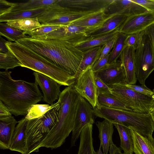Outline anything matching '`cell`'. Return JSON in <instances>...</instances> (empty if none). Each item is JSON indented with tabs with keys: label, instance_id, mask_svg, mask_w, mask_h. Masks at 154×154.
Returning <instances> with one entry per match:
<instances>
[{
	"label": "cell",
	"instance_id": "2",
	"mask_svg": "<svg viewBox=\"0 0 154 154\" xmlns=\"http://www.w3.org/2000/svg\"><path fill=\"white\" fill-rule=\"evenodd\" d=\"M11 73L0 72V100L15 116L26 115L32 106L42 100L43 96L35 82L14 80Z\"/></svg>",
	"mask_w": 154,
	"mask_h": 154
},
{
	"label": "cell",
	"instance_id": "45",
	"mask_svg": "<svg viewBox=\"0 0 154 154\" xmlns=\"http://www.w3.org/2000/svg\"><path fill=\"white\" fill-rule=\"evenodd\" d=\"M145 32L149 37L154 48V23L147 27L145 30Z\"/></svg>",
	"mask_w": 154,
	"mask_h": 154
},
{
	"label": "cell",
	"instance_id": "34",
	"mask_svg": "<svg viewBox=\"0 0 154 154\" xmlns=\"http://www.w3.org/2000/svg\"><path fill=\"white\" fill-rule=\"evenodd\" d=\"M19 66H21L20 62L10 51L6 54L0 53L1 69L8 70L9 69H13Z\"/></svg>",
	"mask_w": 154,
	"mask_h": 154
},
{
	"label": "cell",
	"instance_id": "49",
	"mask_svg": "<svg viewBox=\"0 0 154 154\" xmlns=\"http://www.w3.org/2000/svg\"><path fill=\"white\" fill-rule=\"evenodd\" d=\"M154 112V103L152 106L151 108L150 113L151 112Z\"/></svg>",
	"mask_w": 154,
	"mask_h": 154
},
{
	"label": "cell",
	"instance_id": "21",
	"mask_svg": "<svg viewBox=\"0 0 154 154\" xmlns=\"http://www.w3.org/2000/svg\"><path fill=\"white\" fill-rule=\"evenodd\" d=\"M99 131V137L100 141V146L103 154H107L110 146L113 144L112 136L114 131V125L104 119L102 122L96 123Z\"/></svg>",
	"mask_w": 154,
	"mask_h": 154
},
{
	"label": "cell",
	"instance_id": "6",
	"mask_svg": "<svg viewBox=\"0 0 154 154\" xmlns=\"http://www.w3.org/2000/svg\"><path fill=\"white\" fill-rule=\"evenodd\" d=\"M112 94L126 104L133 111L141 113H150L154 98L137 92L125 84L108 86Z\"/></svg>",
	"mask_w": 154,
	"mask_h": 154
},
{
	"label": "cell",
	"instance_id": "25",
	"mask_svg": "<svg viewBox=\"0 0 154 154\" xmlns=\"http://www.w3.org/2000/svg\"><path fill=\"white\" fill-rule=\"evenodd\" d=\"M103 46L97 47L83 51L82 60L75 75L76 79L88 67H92L100 57Z\"/></svg>",
	"mask_w": 154,
	"mask_h": 154
},
{
	"label": "cell",
	"instance_id": "22",
	"mask_svg": "<svg viewBox=\"0 0 154 154\" xmlns=\"http://www.w3.org/2000/svg\"><path fill=\"white\" fill-rule=\"evenodd\" d=\"M128 17L124 15L113 16L106 20L101 27L92 31L90 35L94 38L119 30Z\"/></svg>",
	"mask_w": 154,
	"mask_h": 154
},
{
	"label": "cell",
	"instance_id": "7",
	"mask_svg": "<svg viewBox=\"0 0 154 154\" xmlns=\"http://www.w3.org/2000/svg\"><path fill=\"white\" fill-rule=\"evenodd\" d=\"M136 74L137 80L146 86V79L154 70V49L145 32L138 48L135 50Z\"/></svg>",
	"mask_w": 154,
	"mask_h": 154
},
{
	"label": "cell",
	"instance_id": "52",
	"mask_svg": "<svg viewBox=\"0 0 154 154\" xmlns=\"http://www.w3.org/2000/svg\"><path fill=\"white\" fill-rule=\"evenodd\" d=\"M154 49V48H153Z\"/></svg>",
	"mask_w": 154,
	"mask_h": 154
},
{
	"label": "cell",
	"instance_id": "11",
	"mask_svg": "<svg viewBox=\"0 0 154 154\" xmlns=\"http://www.w3.org/2000/svg\"><path fill=\"white\" fill-rule=\"evenodd\" d=\"M58 2L48 6L46 11L38 17L41 24L63 26L69 25L72 22V13L73 11L61 6Z\"/></svg>",
	"mask_w": 154,
	"mask_h": 154
},
{
	"label": "cell",
	"instance_id": "10",
	"mask_svg": "<svg viewBox=\"0 0 154 154\" xmlns=\"http://www.w3.org/2000/svg\"><path fill=\"white\" fill-rule=\"evenodd\" d=\"M76 91L86 99L93 108L97 104L98 95L92 67H88L79 75L74 84Z\"/></svg>",
	"mask_w": 154,
	"mask_h": 154
},
{
	"label": "cell",
	"instance_id": "17",
	"mask_svg": "<svg viewBox=\"0 0 154 154\" xmlns=\"http://www.w3.org/2000/svg\"><path fill=\"white\" fill-rule=\"evenodd\" d=\"M135 49L132 47H125L120 55V61L124 68L126 84L135 85L137 80L135 58Z\"/></svg>",
	"mask_w": 154,
	"mask_h": 154
},
{
	"label": "cell",
	"instance_id": "12",
	"mask_svg": "<svg viewBox=\"0 0 154 154\" xmlns=\"http://www.w3.org/2000/svg\"><path fill=\"white\" fill-rule=\"evenodd\" d=\"M106 15H124L128 17L148 12L144 7L132 0H113L104 10Z\"/></svg>",
	"mask_w": 154,
	"mask_h": 154
},
{
	"label": "cell",
	"instance_id": "19",
	"mask_svg": "<svg viewBox=\"0 0 154 154\" xmlns=\"http://www.w3.org/2000/svg\"><path fill=\"white\" fill-rule=\"evenodd\" d=\"M28 121L24 117L18 122L9 149L11 150L24 154L26 143V131Z\"/></svg>",
	"mask_w": 154,
	"mask_h": 154
},
{
	"label": "cell",
	"instance_id": "41",
	"mask_svg": "<svg viewBox=\"0 0 154 154\" xmlns=\"http://www.w3.org/2000/svg\"><path fill=\"white\" fill-rule=\"evenodd\" d=\"M154 15V0H132Z\"/></svg>",
	"mask_w": 154,
	"mask_h": 154
},
{
	"label": "cell",
	"instance_id": "24",
	"mask_svg": "<svg viewBox=\"0 0 154 154\" xmlns=\"http://www.w3.org/2000/svg\"><path fill=\"white\" fill-rule=\"evenodd\" d=\"M93 124H89L81 131L78 154H95L93 145Z\"/></svg>",
	"mask_w": 154,
	"mask_h": 154
},
{
	"label": "cell",
	"instance_id": "47",
	"mask_svg": "<svg viewBox=\"0 0 154 154\" xmlns=\"http://www.w3.org/2000/svg\"><path fill=\"white\" fill-rule=\"evenodd\" d=\"M109 151V154H124L122 152L121 148L117 147L114 143L110 146Z\"/></svg>",
	"mask_w": 154,
	"mask_h": 154
},
{
	"label": "cell",
	"instance_id": "42",
	"mask_svg": "<svg viewBox=\"0 0 154 154\" xmlns=\"http://www.w3.org/2000/svg\"><path fill=\"white\" fill-rule=\"evenodd\" d=\"M15 3L5 0H0V16L9 12Z\"/></svg>",
	"mask_w": 154,
	"mask_h": 154
},
{
	"label": "cell",
	"instance_id": "32",
	"mask_svg": "<svg viewBox=\"0 0 154 154\" xmlns=\"http://www.w3.org/2000/svg\"><path fill=\"white\" fill-rule=\"evenodd\" d=\"M128 35L119 32L116 38L113 49L110 53L108 64L114 63L120 56L121 54L125 47V42Z\"/></svg>",
	"mask_w": 154,
	"mask_h": 154
},
{
	"label": "cell",
	"instance_id": "5",
	"mask_svg": "<svg viewBox=\"0 0 154 154\" xmlns=\"http://www.w3.org/2000/svg\"><path fill=\"white\" fill-rule=\"evenodd\" d=\"M60 109L58 100L42 116L28 121L24 154L39 151V146L58 121Z\"/></svg>",
	"mask_w": 154,
	"mask_h": 154
},
{
	"label": "cell",
	"instance_id": "16",
	"mask_svg": "<svg viewBox=\"0 0 154 154\" xmlns=\"http://www.w3.org/2000/svg\"><path fill=\"white\" fill-rule=\"evenodd\" d=\"M94 73L107 86L126 84L125 71L120 60L108 64Z\"/></svg>",
	"mask_w": 154,
	"mask_h": 154
},
{
	"label": "cell",
	"instance_id": "20",
	"mask_svg": "<svg viewBox=\"0 0 154 154\" xmlns=\"http://www.w3.org/2000/svg\"><path fill=\"white\" fill-rule=\"evenodd\" d=\"M130 132L135 154H154V138L153 137H145L131 129Z\"/></svg>",
	"mask_w": 154,
	"mask_h": 154
},
{
	"label": "cell",
	"instance_id": "18",
	"mask_svg": "<svg viewBox=\"0 0 154 154\" xmlns=\"http://www.w3.org/2000/svg\"><path fill=\"white\" fill-rule=\"evenodd\" d=\"M17 122L12 116L0 117V148L9 149Z\"/></svg>",
	"mask_w": 154,
	"mask_h": 154
},
{
	"label": "cell",
	"instance_id": "39",
	"mask_svg": "<svg viewBox=\"0 0 154 154\" xmlns=\"http://www.w3.org/2000/svg\"><path fill=\"white\" fill-rule=\"evenodd\" d=\"M94 76L98 96L101 94H112L109 87L100 80L95 73Z\"/></svg>",
	"mask_w": 154,
	"mask_h": 154
},
{
	"label": "cell",
	"instance_id": "33",
	"mask_svg": "<svg viewBox=\"0 0 154 154\" xmlns=\"http://www.w3.org/2000/svg\"><path fill=\"white\" fill-rule=\"evenodd\" d=\"M0 35L6 38L9 42L14 41L26 36L23 31L7 25L6 23H0Z\"/></svg>",
	"mask_w": 154,
	"mask_h": 154
},
{
	"label": "cell",
	"instance_id": "13",
	"mask_svg": "<svg viewBox=\"0 0 154 154\" xmlns=\"http://www.w3.org/2000/svg\"><path fill=\"white\" fill-rule=\"evenodd\" d=\"M113 0H60L58 4L75 11L94 13L104 10Z\"/></svg>",
	"mask_w": 154,
	"mask_h": 154
},
{
	"label": "cell",
	"instance_id": "51",
	"mask_svg": "<svg viewBox=\"0 0 154 154\" xmlns=\"http://www.w3.org/2000/svg\"><path fill=\"white\" fill-rule=\"evenodd\" d=\"M152 91L153 92V97L154 98V89Z\"/></svg>",
	"mask_w": 154,
	"mask_h": 154
},
{
	"label": "cell",
	"instance_id": "31",
	"mask_svg": "<svg viewBox=\"0 0 154 154\" xmlns=\"http://www.w3.org/2000/svg\"><path fill=\"white\" fill-rule=\"evenodd\" d=\"M8 25L23 32L31 31L40 26L41 24L37 18H30L9 21Z\"/></svg>",
	"mask_w": 154,
	"mask_h": 154
},
{
	"label": "cell",
	"instance_id": "1",
	"mask_svg": "<svg viewBox=\"0 0 154 154\" xmlns=\"http://www.w3.org/2000/svg\"><path fill=\"white\" fill-rule=\"evenodd\" d=\"M15 42L28 48L74 76L82 57L83 51L65 41L38 39L26 35Z\"/></svg>",
	"mask_w": 154,
	"mask_h": 154
},
{
	"label": "cell",
	"instance_id": "36",
	"mask_svg": "<svg viewBox=\"0 0 154 154\" xmlns=\"http://www.w3.org/2000/svg\"><path fill=\"white\" fill-rule=\"evenodd\" d=\"M62 26L58 25H52L41 24L39 27L29 31L24 32L26 35L34 38L43 36L59 28Z\"/></svg>",
	"mask_w": 154,
	"mask_h": 154
},
{
	"label": "cell",
	"instance_id": "44",
	"mask_svg": "<svg viewBox=\"0 0 154 154\" xmlns=\"http://www.w3.org/2000/svg\"><path fill=\"white\" fill-rule=\"evenodd\" d=\"M8 108L0 100V117L12 116Z\"/></svg>",
	"mask_w": 154,
	"mask_h": 154
},
{
	"label": "cell",
	"instance_id": "29",
	"mask_svg": "<svg viewBox=\"0 0 154 154\" xmlns=\"http://www.w3.org/2000/svg\"><path fill=\"white\" fill-rule=\"evenodd\" d=\"M58 0H31L26 2L15 3L10 12L31 10L50 6L59 2Z\"/></svg>",
	"mask_w": 154,
	"mask_h": 154
},
{
	"label": "cell",
	"instance_id": "35",
	"mask_svg": "<svg viewBox=\"0 0 154 154\" xmlns=\"http://www.w3.org/2000/svg\"><path fill=\"white\" fill-rule=\"evenodd\" d=\"M53 104L50 105L46 104H35L29 109L28 113L25 117L28 120L42 116L52 107Z\"/></svg>",
	"mask_w": 154,
	"mask_h": 154
},
{
	"label": "cell",
	"instance_id": "28",
	"mask_svg": "<svg viewBox=\"0 0 154 154\" xmlns=\"http://www.w3.org/2000/svg\"><path fill=\"white\" fill-rule=\"evenodd\" d=\"M97 104L114 109L133 111L126 104L112 94L99 95L98 96Z\"/></svg>",
	"mask_w": 154,
	"mask_h": 154
},
{
	"label": "cell",
	"instance_id": "23",
	"mask_svg": "<svg viewBox=\"0 0 154 154\" xmlns=\"http://www.w3.org/2000/svg\"><path fill=\"white\" fill-rule=\"evenodd\" d=\"M104 10L95 12L70 24L87 28L93 31L101 27L105 22L112 16L106 15Z\"/></svg>",
	"mask_w": 154,
	"mask_h": 154
},
{
	"label": "cell",
	"instance_id": "30",
	"mask_svg": "<svg viewBox=\"0 0 154 154\" xmlns=\"http://www.w3.org/2000/svg\"><path fill=\"white\" fill-rule=\"evenodd\" d=\"M119 32V30L114 31L103 35L93 38L75 47L83 52L97 47L103 46L116 37Z\"/></svg>",
	"mask_w": 154,
	"mask_h": 154
},
{
	"label": "cell",
	"instance_id": "38",
	"mask_svg": "<svg viewBox=\"0 0 154 154\" xmlns=\"http://www.w3.org/2000/svg\"><path fill=\"white\" fill-rule=\"evenodd\" d=\"M125 85L128 87L137 92L154 98L152 91L146 86L127 84Z\"/></svg>",
	"mask_w": 154,
	"mask_h": 154
},
{
	"label": "cell",
	"instance_id": "50",
	"mask_svg": "<svg viewBox=\"0 0 154 154\" xmlns=\"http://www.w3.org/2000/svg\"><path fill=\"white\" fill-rule=\"evenodd\" d=\"M150 114L154 123V112L150 113Z\"/></svg>",
	"mask_w": 154,
	"mask_h": 154
},
{
	"label": "cell",
	"instance_id": "26",
	"mask_svg": "<svg viewBox=\"0 0 154 154\" xmlns=\"http://www.w3.org/2000/svg\"><path fill=\"white\" fill-rule=\"evenodd\" d=\"M45 7L31 10L20 11L10 12L0 16V22L7 21L17 20L38 17L47 9Z\"/></svg>",
	"mask_w": 154,
	"mask_h": 154
},
{
	"label": "cell",
	"instance_id": "9",
	"mask_svg": "<svg viewBox=\"0 0 154 154\" xmlns=\"http://www.w3.org/2000/svg\"><path fill=\"white\" fill-rule=\"evenodd\" d=\"M92 106L84 98L80 97L72 129L71 146H75L76 141L84 127L89 124H93L94 119Z\"/></svg>",
	"mask_w": 154,
	"mask_h": 154
},
{
	"label": "cell",
	"instance_id": "3",
	"mask_svg": "<svg viewBox=\"0 0 154 154\" xmlns=\"http://www.w3.org/2000/svg\"><path fill=\"white\" fill-rule=\"evenodd\" d=\"M80 95L75 90L74 84L67 86L60 94L58 120L38 147L52 149L60 147L72 131L77 107Z\"/></svg>",
	"mask_w": 154,
	"mask_h": 154
},
{
	"label": "cell",
	"instance_id": "43",
	"mask_svg": "<svg viewBox=\"0 0 154 154\" xmlns=\"http://www.w3.org/2000/svg\"><path fill=\"white\" fill-rule=\"evenodd\" d=\"M117 36L103 46L99 58H102L110 53V51L113 47Z\"/></svg>",
	"mask_w": 154,
	"mask_h": 154
},
{
	"label": "cell",
	"instance_id": "46",
	"mask_svg": "<svg viewBox=\"0 0 154 154\" xmlns=\"http://www.w3.org/2000/svg\"><path fill=\"white\" fill-rule=\"evenodd\" d=\"M7 42L1 36H0V53L6 54L9 51L6 45Z\"/></svg>",
	"mask_w": 154,
	"mask_h": 154
},
{
	"label": "cell",
	"instance_id": "27",
	"mask_svg": "<svg viewBox=\"0 0 154 154\" xmlns=\"http://www.w3.org/2000/svg\"><path fill=\"white\" fill-rule=\"evenodd\" d=\"M117 130L120 136V146L124 154H133V145L130 132V129L123 125L118 123L113 124Z\"/></svg>",
	"mask_w": 154,
	"mask_h": 154
},
{
	"label": "cell",
	"instance_id": "37",
	"mask_svg": "<svg viewBox=\"0 0 154 154\" xmlns=\"http://www.w3.org/2000/svg\"><path fill=\"white\" fill-rule=\"evenodd\" d=\"M145 30L128 35L125 42V47H133L135 50L140 45Z\"/></svg>",
	"mask_w": 154,
	"mask_h": 154
},
{
	"label": "cell",
	"instance_id": "40",
	"mask_svg": "<svg viewBox=\"0 0 154 154\" xmlns=\"http://www.w3.org/2000/svg\"><path fill=\"white\" fill-rule=\"evenodd\" d=\"M110 53L102 58H99L92 67V69L94 73L102 69L108 64Z\"/></svg>",
	"mask_w": 154,
	"mask_h": 154
},
{
	"label": "cell",
	"instance_id": "4",
	"mask_svg": "<svg viewBox=\"0 0 154 154\" xmlns=\"http://www.w3.org/2000/svg\"><path fill=\"white\" fill-rule=\"evenodd\" d=\"M6 45L20 61L21 67L47 75L61 85L68 86L75 83L74 76L28 48L16 42L7 41Z\"/></svg>",
	"mask_w": 154,
	"mask_h": 154
},
{
	"label": "cell",
	"instance_id": "48",
	"mask_svg": "<svg viewBox=\"0 0 154 154\" xmlns=\"http://www.w3.org/2000/svg\"><path fill=\"white\" fill-rule=\"evenodd\" d=\"M95 154H103L102 151V148L100 145V147L97 152H95Z\"/></svg>",
	"mask_w": 154,
	"mask_h": 154
},
{
	"label": "cell",
	"instance_id": "8",
	"mask_svg": "<svg viewBox=\"0 0 154 154\" xmlns=\"http://www.w3.org/2000/svg\"><path fill=\"white\" fill-rule=\"evenodd\" d=\"M92 30L72 24L62 26L36 39H50L66 42L75 47L93 38L90 35Z\"/></svg>",
	"mask_w": 154,
	"mask_h": 154
},
{
	"label": "cell",
	"instance_id": "14",
	"mask_svg": "<svg viewBox=\"0 0 154 154\" xmlns=\"http://www.w3.org/2000/svg\"><path fill=\"white\" fill-rule=\"evenodd\" d=\"M35 82L40 87L43 94V101L51 105L58 99L61 93V85L53 79L40 73L34 72Z\"/></svg>",
	"mask_w": 154,
	"mask_h": 154
},
{
	"label": "cell",
	"instance_id": "15",
	"mask_svg": "<svg viewBox=\"0 0 154 154\" xmlns=\"http://www.w3.org/2000/svg\"><path fill=\"white\" fill-rule=\"evenodd\" d=\"M153 23L154 15L148 11L128 17L119 31L129 35L145 30Z\"/></svg>",
	"mask_w": 154,
	"mask_h": 154
}]
</instances>
